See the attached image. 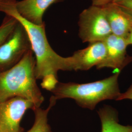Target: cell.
<instances>
[{
  "label": "cell",
  "instance_id": "9c48e42d",
  "mask_svg": "<svg viewBox=\"0 0 132 132\" xmlns=\"http://www.w3.org/2000/svg\"><path fill=\"white\" fill-rule=\"evenodd\" d=\"M64 0H22L16 2V8L19 14L31 23L42 24L43 17L52 5Z\"/></svg>",
  "mask_w": 132,
  "mask_h": 132
},
{
  "label": "cell",
  "instance_id": "5b68a950",
  "mask_svg": "<svg viewBox=\"0 0 132 132\" xmlns=\"http://www.w3.org/2000/svg\"><path fill=\"white\" fill-rule=\"evenodd\" d=\"M31 50L28 33L17 21L13 31L0 46V72L15 66Z\"/></svg>",
  "mask_w": 132,
  "mask_h": 132
},
{
  "label": "cell",
  "instance_id": "ba28073f",
  "mask_svg": "<svg viewBox=\"0 0 132 132\" xmlns=\"http://www.w3.org/2000/svg\"><path fill=\"white\" fill-rule=\"evenodd\" d=\"M106 52L103 41L89 43L87 47L68 57L69 71H88L94 66L96 67L103 60Z\"/></svg>",
  "mask_w": 132,
  "mask_h": 132
},
{
  "label": "cell",
  "instance_id": "8992f818",
  "mask_svg": "<svg viewBox=\"0 0 132 132\" xmlns=\"http://www.w3.org/2000/svg\"><path fill=\"white\" fill-rule=\"evenodd\" d=\"M35 108L31 101L20 97L0 102V132H23L20 123L24 113Z\"/></svg>",
  "mask_w": 132,
  "mask_h": 132
},
{
  "label": "cell",
  "instance_id": "3957f363",
  "mask_svg": "<svg viewBox=\"0 0 132 132\" xmlns=\"http://www.w3.org/2000/svg\"><path fill=\"white\" fill-rule=\"evenodd\" d=\"M120 72L102 80L85 84L58 82L51 92L57 99L71 98L83 108L93 110L100 102L116 99L120 94L118 78Z\"/></svg>",
  "mask_w": 132,
  "mask_h": 132
},
{
  "label": "cell",
  "instance_id": "6da1fadb",
  "mask_svg": "<svg viewBox=\"0 0 132 132\" xmlns=\"http://www.w3.org/2000/svg\"><path fill=\"white\" fill-rule=\"evenodd\" d=\"M16 0H0V11L12 17L21 24L28 33L35 57V75L42 80L43 88L51 91L58 81V71H69L68 57L57 54L48 42L45 23L37 24L22 17L16 10Z\"/></svg>",
  "mask_w": 132,
  "mask_h": 132
},
{
  "label": "cell",
  "instance_id": "8fae6325",
  "mask_svg": "<svg viewBox=\"0 0 132 132\" xmlns=\"http://www.w3.org/2000/svg\"><path fill=\"white\" fill-rule=\"evenodd\" d=\"M101 123V132H132V126L119 123L118 113L110 106H105L97 112Z\"/></svg>",
  "mask_w": 132,
  "mask_h": 132
},
{
  "label": "cell",
  "instance_id": "7a4b0ae2",
  "mask_svg": "<svg viewBox=\"0 0 132 132\" xmlns=\"http://www.w3.org/2000/svg\"><path fill=\"white\" fill-rule=\"evenodd\" d=\"M35 66V57L31 50L15 66L0 72V102L20 97L40 107L44 97L36 82Z\"/></svg>",
  "mask_w": 132,
  "mask_h": 132
},
{
  "label": "cell",
  "instance_id": "5bb4252c",
  "mask_svg": "<svg viewBox=\"0 0 132 132\" xmlns=\"http://www.w3.org/2000/svg\"><path fill=\"white\" fill-rule=\"evenodd\" d=\"M112 3L117 5L132 20V0H114Z\"/></svg>",
  "mask_w": 132,
  "mask_h": 132
},
{
  "label": "cell",
  "instance_id": "52a82bcc",
  "mask_svg": "<svg viewBox=\"0 0 132 132\" xmlns=\"http://www.w3.org/2000/svg\"><path fill=\"white\" fill-rule=\"evenodd\" d=\"M106 52L103 60L96 66V69L109 68L120 72L132 61V57L127 54V43L125 38L111 34L104 41Z\"/></svg>",
  "mask_w": 132,
  "mask_h": 132
},
{
  "label": "cell",
  "instance_id": "9a60e30c",
  "mask_svg": "<svg viewBox=\"0 0 132 132\" xmlns=\"http://www.w3.org/2000/svg\"><path fill=\"white\" fill-rule=\"evenodd\" d=\"M126 99L132 100V83L127 90L124 93H121L116 99V100H121Z\"/></svg>",
  "mask_w": 132,
  "mask_h": 132
},
{
  "label": "cell",
  "instance_id": "4fadbf2b",
  "mask_svg": "<svg viewBox=\"0 0 132 132\" xmlns=\"http://www.w3.org/2000/svg\"><path fill=\"white\" fill-rule=\"evenodd\" d=\"M17 24L16 19L6 15L2 24L0 26V46L9 37L13 31Z\"/></svg>",
  "mask_w": 132,
  "mask_h": 132
},
{
  "label": "cell",
  "instance_id": "277c9868",
  "mask_svg": "<svg viewBox=\"0 0 132 132\" xmlns=\"http://www.w3.org/2000/svg\"><path fill=\"white\" fill-rule=\"evenodd\" d=\"M78 35L83 42H101L112 34L103 6L92 5L79 15Z\"/></svg>",
  "mask_w": 132,
  "mask_h": 132
},
{
  "label": "cell",
  "instance_id": "2e32d148",
  "mask_svg": "<svg viewBox=\"0 0 132 132\" xmlns=\"http://www.w3.org/2000/svg\"><path fill=\"white\" fill-rule=\"evenodd\" d=\"M114 0H92V5L103 6L104 5L112 3Z\"/></svg>",
  "mask_w": 132,
  "mask_h": 132
},
{
  "label": "cell",
  "instance_id": "7c38bea8",
  "mask_svg": "<svg viewBox=\"0 0 132 132\" xmlns=\"http://www.w3.org/2000/svg\"><path fill=\"white\" fill-rule=\"evenodd\" d=\"M57 100L53 95L50 99V103L45 109L38 107L34 109L33 112L35 119L32 127L27 132H52L48 123V114L51 110L55 106Z\"/></svg>",
  "mask_w": 132,
  "mask_h": 132
},
{
  "label": "cell",
  "instance_id": "30bf717a",
  "mask_svg": "<svg viewBox=\"0 0 132 132\" xmlns=\"http://www.w3.org/2000/svg\"><path fill=\"white\" fill-rule=\"evenodd\" d=\"M112 33L126 38L132 28V20L117 5L113 3L103 6Z\"/></svg>",
  "mask_w": 132,
  "mask_h": 132
},
{
  "label": "cell",
  "instance_id": "e0dca14e",
  "mask_svg": "<svg viewBox=\"0 0 132 132\" xmlns=\"http://www.w3.org/2000/svg\"><path fill=\"white\" fill-rule=\"evenodd\" d=\"M125 39H126L128 45H132V28H131L126 38Z\"/></svg>",
  "mask_w": 132,
  "mask_h": 132
}]
</instances>
